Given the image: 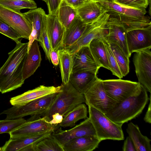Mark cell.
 <instances>
[{"label":"cell","mask_w":151,"mask_h":151,"mask_svg":"<svg viewBox=\"0 0 151 151\" xmlns=\"http://www.w3.org/2000/svg\"><path fill=\"white\" fill-rule=\"evenodd\" d=\"M28 42L19 41L8 53L9 57L0 68V90L2 93L21 87L24 83L22 70L27 53Z\"/></svg>","instance_id":"1"},{"label":"cell","mask_w":151,"mask_h":151,"mask_svg":"<svg viewBox=\"0 0 151 151\" xmlns=\"http://www.w3.org/2000/svg\"><path fill=\"white\" fill-rule=\"evenodd\" d=\"M149 100L147 91L141 85L136 91L105 115L114 123L122 125L138 116Z\"/></svg>","instance_id":"2"},{"label":"cell","mask_w":151,"mask_h":151,"mask_svg":"<svg viewBox=\"0 0 151 151\" xmlns=\"http://www.w3.org/2000/svg\"><path fill=\"white\" fill-rule=\"evenodd\" d=\"M62 85L60 91L57 93L50 108L42 116L48 122L54 114L58 113L64 116L79 104L85 103L84 95L76 90L69 82Z\"/></svg>","instance_id":"3"},{"label":"cell","mask_w":151,"mask_h":151,"mask_svg":"<svg viewBox=\"0 0 151 151\" xmlns=\"http://www.w3.org/2000/svg\"><path fill=\"white\" fill-rule=\"evenodd\" d=\"M57 93L51 94L32 101L21 106H14L0 113L5 114L6 119H12L30 115L27 121L36 119L42 116L50 108Z\"/></svg>","instance_id":"4"},{"label":"cell","mask_w":151,"mask_h":151,"mask_svg":"<svg viewBox=\"0 0 151 151\" xmlns=\"http://www.w3.org/2000/svg\"><path fill=\"white\" fill-rule=\"evenodd\" d=\"M89 118L95 129L96 136L101 141L106 139L121 140L124 139L122 125L114 123L104 113L88 106Z\"/></svg>","instance_id":"5"},{"label":"cell","mask_w":151,"mask_h":151,"mask_svg":"<svg viewBox=\"0 0 151 151\" xmlns=\"http://www.w3.org/2000/svg\"><path fill=\"white\" fill-rule=\"evenodd\" d=\"M109 14L104 10L95 21L86 25L81 36L73 45L66 50L73 55L82 47L89 46L91 41L95 38H103L108 33L106 24Z\"/></svg>","instance_id":"6"},{"label":"cell","mask_w":151,"mask_h":151,"mask_svg":"<svg viewBox=\"0 0 151 151\" xmlns=\"http://www.w3.org/2000/svg\"><path fill=\"white\" fill-rule=\"evenodd\" d=\"M85 103L104 114L116 106L118 103L111 99L105 92L103 80L98 78L84 94Z\"/></svg>","instance_id":"7"},{"label":"cell","mask_w":151,"mask_h":151,"mask_svg":"<svg viewBox=\"0 0 151 151\" xmlns=\"http://www.w3.org/2000/svg\"><path fill=\"white\" fill-rule=\"evenodd\" d=\"M103 86L107 95L119 103L128 98L141 86L138 82L119 79L103 80Z\"/></svg>","instance_id":"8"},{"label":"cell","mask_w":151,"mask_h":151,"mask_svg":"<svg viewBox=\"0 0 151 151\" xmlns=\"http://www.w3.org/2000/svg\"><path fill=\"white\" fill-rule=\"evenodd\" d=\"M0 19L14 29L21 38L28 40L32 25L23 13L0 5Z\"/></svg>","instance_id":"9"},{"label":"cell","mask_w":151,"mask_h":151,"mask_svg":"<svg viewBox=\"0 0 151 151\" xmlns=\"http://www.w3.org/2000/svg\"><path fill=\"white\" fill-rule=\"evenodd\" d=\"M133 61L138 82L151 92V52L147 49L135 52Z\"/></svg>","instance_id":"10"},{"label":"cell","mask_w":151,"mask_h":151,"mask_svg":"<svg viewBox=\"0 0 151 151\" xmlns=\"http://www.w3.org/2000/svg\"><path fill=\"white\" fill-rule=\"evenodd\" d=\"M51 135L62 146L69 141L85 136H96L94 127L89 118L74 127L63 130L61 127L54 131Z\"/></svg>","instance_id":"11"},{"label":"cell","mask_w":151,"mask_h":151,"mask_svg":"<svg viewBox=\"0 0 151 151\" xmlns=\"http://www.w3.org/2000/svg\"><path fill=\"white\" fill-rule=\"evenodd\" d=\"M58 129L57 125L51 124L44 117H40L34 120L26 121L9 134L10 138H16L50 131H54Z\"/></svg>","instance_id":"12"},{"label":"cell","mask_w":151,"mask_h":151,"mask_svg":"<svg viewBox=\"0 0 151 151\" xmlns=\"http://www.w3.org/2000/svg\"><path fill=\"white\" fill-rule=\"evenodd\" d=\"M129 54L151 48V25L146 27L129 31L127 33Z\"/></svg>","instance_id":"13"},{"label":"cell","mask_w":151,"mask_h":151,"mask_svg":"<svg viewBox=\"0 0 151 151\" xmlns=\"http://www.w3.org/2000/svg\"><path fill=\"white\" fill-rule=\"evenodd\" d=\"M45 25L51 49H62L65 29L59 22L56 13L46 14Z\"/></svg>","instance_id":"14"},{"label":"cell","mask_w":151,"mask_h":151,"mask_svg":"<svg viewBox=\"0 0 151 151\" xmlns=\"http://www.w3.org/2000/svg\"><path fill=\"white\" fill-rule=\"evenodd\" d=\"M62 86V84L57 87L40 85L33 89L12 98L10 102L13 106H22L37 99L57 93L60 91Z\"/></svg>","instance_id":"15"},{"label":"cell","mask_w":151,"mask_h":151,"mask_svg":"<svg viewBox=\"0 0 151 151\" xmlns=\"http://www.w3.org/2000/svg\"><path fill=\"white\" fill-rule=\"evenodd\" d=\"M72 55V73L99 69L91 52L89 45L82 47Z\"/></svg>","instance_id":"16"},{"label":"cell","mask_w":151,"mask_h":151,"mask_svg":"<svg viewBox=\"0 0 151 151\" xmlns=\"http://www.w3.org/2000/svg\"><path fill=\"white\" fill-rule=\"evenodd\" d=\"M110 15L137 18L146 17L145 9H138L119 4L111 0L97 1Z\"/></svg>","instance_id":"17"},{"label":"cell","mask_w":151,"mask_h":151,"mask_svg":"<svg viewBox=\"0 0 151 151\" xmlns=\"http://www.w3.org/2000/svg\"><path fill=\"white\" fill-rule=\"evenodd\" d=\"M42 60L38 41L33 42L25 58L23 67V77L25 80L32 75L40 66Z\"/></svg>","instance_id":"18"},{"label":"cell","mask_w":151,"mask_h":151,"mask_svg":"<svg viewBox=\"0 0 151 151\" xmlns=\"http://www.w3.org/2000/svg\"><path fill=\"white\" fill-rule=\"evenodd\" d=\"M98 70L72 73L69 82L78 92L84 95L98 78Z\"/></svg>","instance_id":"19"},{"label":"cell","mask_w":151,"mask_h":151,"mask_svg":"<svg viewBox=\"0 0 151 151\" xmlns=\"http://www.w3.org/2000/svg\"><path fill=\"white\" fill-rule=\"evenodd\" d=\"M150 17L147 15L143 18H137L110 15L106 24L118 25L128 32L146 27L151 25Z\"/></svg>","instance_id":"20"},{"label":"cell","mask_w":151,"mask_h":151,"mask_svg":"<svg viewBox=\"0 0 151 151\" xmlns=\"http://www.w3.org/2000/svg\"><path fill=\"white\" fill-rule=\"evenodd\" d=\"M53 132L50 131L18 138H10L1 147L2 151H21L26 146L35 144L50 135Z\"/></svg>","instance_id":"21"},{"label":"cell","mask_w":151,"mask_h":151,"mask_svg":"<svg viewBox=\"0 0 151 151\" xmlns=\"http://www.w3.org/2000/svg\"><path fill=\"white\" fill-rule=\"evenodd\" d=\"M76 9L78 15L86 25L95 21L104 10L102 6L96 0H88Z\"/></svg>","instance_id":"22"},{"label":"cell","mask_w":151,"mask_h":151,"mask_svg":"<svg viewBox=\"0 0 151 151\" xmlns=\"http://www.w3.org/2000/svg\"><path fill=\"white\" fill-rule=\"evenodd\" d=\"M101 141L96 136H85L73 139L63 146L64 151H92Z\"/></svg>","instance_id":"23"},{"label":"cell","mask_w":151,"mask_h":151,"mask_svg":"<svg viewBox=\"0 0 151 151\" xmlns=\"http://www.w3.org/2000/svg\"><path fill=\"white\" fill-rule=\"evenodd\" d=\"M108 33L104 38L109 43L118 45L125 54L129 58L127 42V32L122 26L114 24H106Z\"/></svg>","instance_id":"24"},{"label":"cell","mask_w":151,"mask_h":151,"mask_svg":"<svg viewBox=\"0 0 151 151\" xmlns=\"http://www.w3.org/2000/svg\"><path fill=\"white\" fill-rule=\"evenodd\" d=\"M86 26L77 15L69 27L65 29L62 49H67L75 43L81 35Z\"/></svg>","instance_id":"25"},{"label":"cell","mask_w":151,"mask_h":151,"mask_svg":"<svg viewBox=\"0 0 151 151\" xmlns=\"http://www.w3.org/2000/svg\"><path fill=\"white\" fill-rule=\"evenodd\" d=\"M126 131L133 141L136 151H151V140L141 133L137 125L131 122L128 124Z\"/></svg>","instance_id":"26"},{"label":"cell","mask_w":151,"mask_h":151,"mask_svg":"<svg viewBox=\"0 0 151 151\" xmlns=\"http://www.w3.org/2000/svg\"><path fill=\"white\" fill-rule=\"evenodd\" d=\"M91 54L99 68H105L110 70L105 44L103 38H95L89 45Z\"/></svg>","instance_id":"27"},{"label":"cell","mask_w":151,"mask_h":151,"mask_svg":"<svg viewBox=\"0 0 151 151\" xmlns=\"http://www.w3.org/2000/svg\"><path fill=\"white\" fill-rule=\"evenodd\" d=\"M87 114L86 105L83 103L80 104L63 116L62 122L57 125L58 127H73L79 120L88 118Z\"/></svg>","instance_id":"28"},{"label":"cell","mask_w":151,"mask_h":151,"mask_svg":"<svg viewBox=\"0 0 151 151\" xmlns=\"http://www.w3.org/2000/svg\"><path fill=\"white\" fill-rule=\"evenodd\" d=\"M58 52L62 80L63 83L65 84L69 82L70 76L72 73V55L63 49H59Z\"/></svg>","instance_id":"29"},{"label":"cell","mask_w":151,"mask_h":151,"mask_svg":"<svg viewBox=\"0 0 151 151\" xmlns=\"http://www.w3.org/2000/svg\"><path fill=\"white\" fill-rule=\"evenodd\" d=\"M58 19L65 29L68 28L77 16L76 9L61 0L56 13Z\"/></svg>","instance_id":"30"},{"label":"cell","mask_w":151,"mask_h":151,"mask_svg":"<svg viewBox=\"0 0 151 151\" xmlns=\"http://www.w3.org/2000/svg\"><path fill=\"white\" fill-rule=\"evenodd\" d=\"M109 43L121 72L124 77L129 72V58L125 54L118 45L113 43Z\"/></svg>","instance_id":"31"},{"label":"cell","mask_w":151,"mask_h":151,"mask_svg":"<svg viewBox=\"0 0 151 151\" xmlns=\"http://www.w3.org/2000/svg\"><path fill=\"white\" fill-rule=\"evenodd\" d=\"M23 14L37 31L38 41L44 17L46 14L45 11L42 8H39L30 10Z\"/></svg>","instance_id":"32"},{"label":"cell","mask_w":151,"mask_h":151,"mask_svg":"<svg viewBox=\"0 0 151 151\" xmlns=\"http://www.w3.org/2000/svg\"><path fill=\"white\" fill-rule=\"evenodd\" d=\"M0 5L18 12H20L24 9L37 8V4L33 0H0Z\"/></svg>","instance_id":"33"},{"label":"cell","mask_w":151,"mask_h":151,"mask_svg":"<svg viewBox=\"0 0 151 151\" xmlns=\"http://www.w3.org/2000/svg\"><path fill=\"white\" fill-rule=\"evenodd\" d=\"M35 148V151H64L63 146L51 135L36 143Z\"/></svg>","instance_id":"34"},{"label":"cell","mask_w":151,"mask_h":151,"mask_svg":"<svg viewBox=\"0 0 151 151\" xmlns=\"http://www.w3.org/2000/svg\"><path fill=\"white\" fill-rule=\"evenodd\" d=\"M46 14L44 17L41 33L38 42L45 53L47 59L50 62V53L51 47L45 25Z\"/></svg>","instance_id":"35"},{"label":"cell","mask_w":151,"mask_h":151,"mask_svg":"<svg viewBox=\"0 0 151 151\" xmlns=\"http://www.w3.org/2000/svg\"><path fill=\"white\" fill-rule=\"evenodd\" d=\"M26 120L22 118L15 119L0 120V134L8 133L18 128L24 123Z\"/></svg>","instance_id":"36"},{"label":"cell","mask_w":151,"mask_h":151,"mask_svg":"<svg viewBox=\"0 0 151 151\" xmlns=\"http://www.w3.org/2000/svg\"><path fill=\"white\" fill-rule=\"evenodd\" d=\"M103 39L105 45L110 71L113 75L121 79L123 77V76L119 70L109 44L104 38Z\"/></svg>","instance_id":"37"},{"label":"cell","mask_w":151,"mask_h":151,"mask_svg":"<svg viewBox=\"0 0 151 151\" xmlns=\"http://www.w3.org/2000/svg\"><path fill=\"white\" fill-rule=\"evenodd\" d=\"M113 1L125 6L138 9H146L149 0H112Z\"/></svg>","instance_id":"38"},{"label":"cell","mask_w":151,"mask_h":151,"mask_svg":"<svg viewBox=\"0 0 151 151\" xmlns=\"http://www.w3.org/2000/svg\"><path fill=\"white\" fill-rule=\"evenodd\" d=\"M0 33L10 38L16 43L21 41L20 35L12 27L0 19Z\"/></svg>","instance_id":"39"},{"label":"cell","mask_w":151,"mask_h":151,"mask_svg":"<svg viewBox=\"0 0 151 151\" xmlns=\"http://www.w3.org/2000/svg\"><path fill=\"white\" fill-rule=\"evenodd\" d=\"M61 0H47V4L49 14H54L56 13Z\"/></svg>","instance_id":"40"},{"label":"cell","mask_w":151,"mask_h":151,"mask_svg":"<svg viewBox=\"0 0 151 151\" xmlns=\"http://www.w3.org/2000/svg\"><path fill=\"white\" fill-rule=\"evenodd\" d=\"M123 151H136L135 145L132 140L128 136L124 140L122 147Z\"/></svg>","instance_id":"41"},{"label":"cell","mask_w":151,"mask_h":151,"mask_svg":"<svg viewBox=\"0 0 151 151\" xmlns=\"http://www.w3.org/2000/svg\"><path fill=\"white\" fill-rule=\"evenodd\" d=\"M29 42L27 45V52H28L33 42L35 40L38 41V35L37 31L34 26H32V30L29 37Z\"/></svg>","instance_id":"42"},{"label":"cell","mask_w":151,"mask_h":151,"mask_svg":"<svg viewBox=\"0 0 151 151\" xmlns=\"http://www.w3.org/2000/svg\"><path fill=\"white\" fill-rule=\"evenodd\" d=\"M63 117L61 114L56 113L52 115V119L48 122L51 124L57 125L62 122Z\"/></svg>","instance_id":"43"},{"label":"cell","mask_w":151,"mask_h":151,"mask_svg":"<svg viewBox=\"0 0 151 151\" xmlns=\"http://www.w3.org/2000/svg\"><path fill=\"white\" fill-rule=\"evenodd\" d=\"M50 61L55 66L58 65L59 64V58L58 51H54L51 50L50 53Z\"/></svg>","instance_id":"44"},{"label":"cell","mask_w":151,"mask_h":151,"mask_svg":"<svg viewBox=\"0 0 151 151\" xmlns=\"http://www.w3.org/2000/svg\"><path fill=\"white\" fill-rule=\"evenodd\" d=\"M149 103L147 111L144 118L145 122L149 124L151 123V93L149 98Z\"/></svg>","instance_id":"45"},{"label":"cell","mask_w":151,"mask_h":151,"mask_svg":"<svg viewBox=\"0 0 151 151\" xmlns=\"http://www.w3.org/2000/svg\"><path fill=\"white\" fill-rule=\"evenodd\" d=\"M67 4L76 9L84 2L81 0H64Z\"/></svg>","instance_id":"46"},{"label":"cell","mask_w":151,"mask_h":151,"mask_svg":"<svg viewBox=\"0 0 151 151\" xmlns=\"http://www.w3.org/2000/svg\"><path fill=\"white\" fill-rule=\"evenodd\" d=\"M148 5L149 6V13L150 16H151V0H149V4Z\"/></svg>","instance_id":"47"},{"label":"cell","mask_w":151,"mask_h":151,"mask_svg":"<svg viewBox=\"0 0 151 151\" xmlns=\"http://www.w3.org/2000/svg\"><path fill=\"white\" fill-rule=\"evenodd\" d=\"M45 1L47 4V0H42Z\"/></svg>","instance_id":"48"},{"label":"cell","mask_w":151,"mask_h":151,"mask_svg":"<svg viewBox=\"0 0 151 151\" xmlns=\"http://www.w3.org/2000/svg\"><path fill=\"white\" fill-rule=\"evenodd\" d=\"M82 1H83L84 2L88 0H81Z\"/></svg>","instance_id":"49"},{"label":"cell","mask_w":151,"mask_h":151,"mask_svg":"<svg viewBox=\"0 0 151 151\" xmlns=\"http://www.w3.org/2000/svg\"><path fill=\"white\" fill-rule=\"evenodd\" d=\"M96 0V1H106V0Z\"/></svg>","instance_id":"50"},{"label":"cell","mask_w":151,"mask_h":151,"mask_svg":"<svg viewBox=\"0 0 151 151\" xmlns=\"http://www.w3.org/2000/svg\"><path fill=\"white\" fill-rule=\"evenodd\" d=\"M0 151H2L1 148L0 147Z\"/></svg>","instance_id":"51"},{"label":"cell","mask_w":151,"mask_h":151,"mask_svg":"<svg viewBox=\"0 0 151 151\" xmlns=\"http://www.w3.org/2000/svg\"><path fill=\"white\" fill-rule=\"evenodd\" d=\"M0 92H1L0 90Z\"/></svg>","instance_id":"52"},{"label":"cell","mask_w":151,"mask_h":151,"mask_svg":"<svg viewBox=\"0 0 151 151\" xmlns=\"http://www.w3.org/2000/svg\"></svg>","instance_id":"53"}]
</instances>
